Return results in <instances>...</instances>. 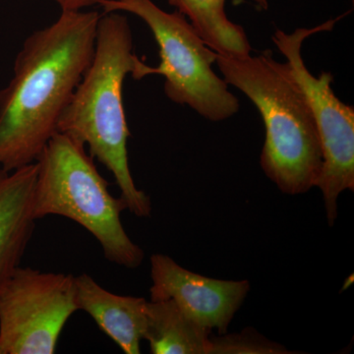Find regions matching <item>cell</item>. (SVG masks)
<instances>
[{
    "instance_id": "1",
    "label": "cell",
    "mask_w": 354,
    "mask_h": 354,
    "mask_svg": "<svg viewBox=\"0 0 354 354\" xmlns=\"http://www.w3.org/2000/svg\"><path fill=\"white\" fill-rule=\"evenodd\" d=\"M101 14L62 11L25 39L13 77L0 91V169L38 160L94 55Z\"/></svg>"
},
{
    "instance_id": "2",
    "label": "cell",
    "mask_w": 354,
    "mask_h": 354,
    "mask_svg": "<svg viewBox=\"0 0 354 354\" xmlns=\"http://www.w3.org/2000/svg\"><path fill=\"white\" fill-rule=\"evenodd\" d=\"M150 66L133 53V36L124 15L104 12L97 24L92 62L60 116L57 132L84 147L88 155L113 174L127 209L149 218L152 202L136 187L128 160L130 137L124 106L123 83L131 74L140 80Z\"/></svg>"
},
{
    "instance_id": "3",
    "label": "cell",
    "mask_w": 354,
    "mask_h": 354,
    "mask_svg": "<svg viewBox=\"0 0 354 354\" xmlns=\"http://www.w3.org/2000/svg\"><path fill=\"white\" fill-rule=\"evenodd\" d=\"M215 64L228 85L253 102L266 129L260 165L283 194L316 187L323 167L322 146L304 91L288 64L272 51L237 57L216 53Z\"/></svg>"
},
{
    "instance_id": "4",
    "label": "cell",
    "mask_w": 354,
    "mask_h": 354,
    "mask_svg": "<svg viewBox=\"0 0 354 354\" xmlns=\"http://www.w3.org/2000/svg\"><path fill=\"white\" fill-rule=\"evenodd\" d=\"M37 164L32 198L36 221L48 216L70 218L94 235L109 262L127 269L142 264L145 252L128 236L121 221L127 204L111 194L109 183L85 147L57 132Z\"/></svg>"
},
{
    "instance_id": "5",
    "label": "cell",
    "mask_w": 354,
    "mask_h": 354,
    "mask_svg": "<svg viewBox=\"0 0 354 354\" xmlns=\"http://www.w3.org/2000/svg\"><path fill=\"white\" fill-rule=\"evenodd\" d=\"M104 12L131 13L150 28L160 62L150 74L165 77V93L171 102L188 106L213 122L239 113V99L225 79L214 71L216 51L209 48L185 16L167 12L152 0H101Z\"/></svg>"
},
{
    "instance_id": "6",
    "label": "cell",
    "mask_w": 354,
    "mask_h": 354,
    "mask_svg": "<svg viewBox=\"0 0 354 354\" xmlns=\"http://www.w3.org/2000/svg\"><path fill=\"white\" fill-rule=\"evenodd\" d=\"M337 21L311 29L298 28L292 32L278 29L272 38L304 91L315 120L323 153L316 187L322 191L330 227L337 218V198L344 191H354V108L335 95L330 72L315 77L309 71L302 57V46L312 35L332 31Z\"/></svg>"
},
{
    "instance_id": "7",
    "label": "cell",
    "mask_w": 354,
    "mask_h": 354,
    "mask_svg": "<svg viewBox=\"0 0 354 354\" xmlns=\"http://www.w3.org/2000/svg\"><path fill=\"white\" fill-rule=\"evenodd\" d=\"M78 311L75 277L18 267L0 288V354H53Z\"/></svg>"
},
{
    "instance_id": "8",
    "label": "cell",
    "mask_w": 354,
    "mask_h": 354,
    "mask_svg": "<svg viewBox=\"0 0 354 354\" xmlns=\"http://www.w3.org/2000/svg\"><path fill=\"white\" fill-rule=\"evenodd\" d=\"M151 301L172 299L188 315L218 335L227 333L228 326L241 308L250 283L207 278L184 269L164 255L151 256Z\"/></svg>"
},
{
    "instance_id": "9",
    "label": "cell",
    "mask_w": 354,
    "mask_h": 354,
    "mask_svg": "<svg viewBox=\"0 0 354 354\" xmlns=\"http://www.w3.org/2000/svg\"><path fill=\"white\" fill-rule=\"evenodd\" d=\"M38 164L0 169V288L20 266L36 227L32 198Z\"/></svg>"
},
{
    "instance_id": "10",
    "label": "cell",
    "mask_w": 354,
    "mask_h": 354,
    "mask_svg": "<svg viewBox=\"0 0 354 354\" xmlns=\"http://www.w3.org/2000/svg\"><path fill=\"white\" fill-rule=\"evenodd\" d=\"M75 285L78 310L92 317L123 353H141L147 325L145 298L109 292L86 272L75 277Z\"/></svg>"
},
{
    "instance_id": "11",
    "label": "cell",
    "mask_w": 354,
    "mask_h": 354,
    "mask_svg": "<svg viewBox=\"0 0 354 354\" xmlns=\"http://www.w3.org/2000/svg\"><path fill=\"white\" fill-rule=\"evenodd\" d=\"M144 339L153 354H209L212 330L183 311L174 300L148 301Z\"/></svg>"
},
{
    "instance_id": "12",
    "label": "cell",
    "mask_w": 354,
    "mask_h": 354,
    "mask_svg": "<svg viewBox=\"0 0 354 354\" xmlns=\"http://www.w3.org/2000/svg\"><path fill=\"white\" fill-rule=\"evenodd\" d=\"M227 0H169L171 6L188 18L209 48L221 55L243 57L252 51L241 25L228 19ZM262 10L269 8L268 0H253Z\"/></svg>"
},
{
    "instance_id": "13",
    "label": "cell",
    "mask_w": 354,
    "mask_h": 354,
    "mask_svg": "<svg viewBox=\"0 0 354 354\" xmlns=\"http://www.w3.org/2000/svg\"><path fill=\"white\" fill-rule=\"evenodd\" d=\"M285 346L271 342L252 328H246L239 334L212 337L209 354H288Z\"/></svg>"
},
{
    "instance_id": "14",
    "label": "cell",
    "mask_w": 354,
    "mask_h": 354,
    "mask_svg": "<svg viewBox=\"0 0 354 354\" xmlns=\"http://www.w3.org/2000/svg\"><path fill=\"white\" fill-rule=\"evenodd\" d=\"M62 7V11H79L100 4L101 0H53Z\"/></svg>"
}]
</instances>
